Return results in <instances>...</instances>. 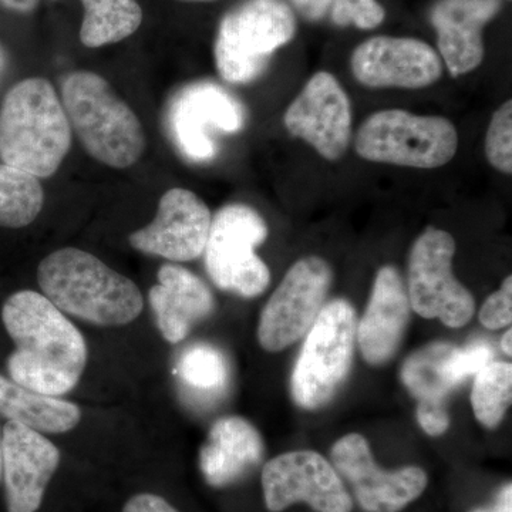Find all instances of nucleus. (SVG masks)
Returning a JSON list of instances; mask_svg holds the SVG:
<instances>
[{
    "label": "nucleus",
    "mask_w": 512,
    "mask_h": 512,
    "mask_svg": "<svg viewBox=\"0 0 512 512\" xmlns=\"http://www.w3.org/2000/svg\"><path fill=\"white\" fill-rule=\"evenodd\" d=\"M37 284L69 318L101 328L133 323L144 311L136 282L84 249L60 248L37 266Z\"/></svg>",
    "instance_id": "nucleus-2"
},
{
    "label": "nucleus",
    "mask_w": 512,
    "mask_h": 512,
    "mask_svg": "<svg viewBox=\"0 0 512 512\" xmlns=\"http://www.w3.org/2000/svg\"><path fill=\"white\" fill-rule=\"evenodd\" d=\"M450 343H431L417 350L404 362L402 380L419 403H447L448 394L456 387L448 382L444 365L451 349Z\"/></svg>",
    "instance_id": "nucleus-25"
},
{
    "label": "nucleus",
    "mask_w": 512,
    "mask_h": 512,
    "mask_svg": "<svg viewBox=\"0 0 512 512\" xmlns=\"http://www.w3.org/2000/svg\"><path fill=\"white\" fill-rule=\"evenodd\" d=\"M6 70H8V55H6L3 46L0 45V83H2L3 77H5Z\"/></svg>",
    "instance_id": "nucleus-38"
},
{
    "label": "nucleus",
    "mask_w": 512,
    "mask_h": 512,
    "mask_svg": "<svg viewBox=\"0 0 512 512\" xmlns=\"http://www.w3.org/2000/svg\"><path fill=\"white\" fill-rule=\"evenodd\" d=\"M409 295L392 265L377 272L365 315L356 326V342L367 365L384 366L396 356L409 325Z\"/></svg>",
    "instance_id": "nucleus-18"
},
{
    "label": "nucleus",
    "mask_w": 512,
    "mask_h": 512,
    "mask_svg": "<svg viewBox=\"0 0 512 512\" xmlns=\"http://www.w3.org/2000/svg\"><path fill=\"white\" fill-rule=\"evenodd\" d=\"M471 512H512V485L505 484L490 507L476 508Z\"/></svg>",
    "instance_id": "nucleus-35"
},
{
    "label": "nucleus",
    "mask_w": 512,
    "mask_h": 512,
    "mask_svg": "<svg viewBox=\"0 0 512 512\" xmlns=\"http://www.w3.org/2000/svg\"><path fill=\"white\" fill-rule=\"evenodd\" d=\"M269 229L258 211L245 204H229L212 217L204 249L211 281L225 292L256 298L271 284L268 265L256 254Z\"/></svg>",
    "instance_id": "nucleus-8"
},
{
    "label": "nucleus",
    "mask_w": 512,
    "mask_h": 512,
    "mask_svg": "<svg viewBox=\"0 0 512 512\" xmlns=\"http://www.w3.org/2000/svg\"><path fill=\"white\" fill-rule=\"evenodd\" d=\"M184 2H212V0H184Z\"/></svg>",
    "instance_id": "nucleus-40"
},
{
    "label": "nucleus",
    "mask_w": 512,
    "mask_h": 512,
    "mask_svg": "<svg viewBox=\"0 0 512 512\" xmlns=\"http://www.w3.org/2000/svg\"><path fill=\"white\" fill-rule=\"evenodd\" d=\"M512 332L511 329H507V332L504 333L503 339H501V349L505 355H512V343H511Z\"/></svg>",
    "instance_id": "nucleus-37"
},
{
    "label": "nucleus",
    "mask_w": 512,
    "mask_h": 512,
    "mask_svg": "<svg viewBox=\"0 0 512 512\" xmlns=\"http://www.w3.org/2000/svg\"><path fill=\"white\" fill-rule=\"evenodd\" d=\"M72 146V127L55 87L42 77L13 86L0 106V160L39 178L59 170Z\"/></svg>",
    "instance_id": "nucleus-3"
},
{
    "label": "nucleus",
    "mask_w": 512,
    "mask_h": 512,
    "mask_svg": "<svg viewBox=\"0 0 512 512\" xmlns=\"http://www.w3.org/2000/svg\"><path fill=\"white\" fill-rule=\"evenodd\" d=\"M333 467L348 483L365 512H400L414 503L429 485L423 468L407 466L386 471L377 466L362 434H346L330 451Z\"/></svg>",
    "instance_id": "nucleus-13"
},
{
    "label": "nucleus",
    "mask_w": 512,
    "mask_h": 512,
    "mask_svg": "<svg viewBox=\"0 0 512 512\" xmlns=\"http://www.w3.org/2000/svg\"><path fill=\"white\" fill-rule=\"evenodd\" d=\"M350 67L357 82L370 89H424L443 76L439 53L414 37L367 39L352 53Z\"/></svg>",
    "instance_id": "nucleus-15"
},
{
    "label": "nucleus",
    "mask_w": 512,
    "mask_h": 512,
    "mask_svg": "<svg viewBox=\"0 0 512 512\" xmlns=\"http://www.w3.org/2000/svg\"><path fill=\"white\" fill-rule=\"evenodd\" d=\"M62 463L49 436L16 421L2 426V481L8 512H39Z\"/></svg>",
    "instance_id": "nucleus-16"
},
{
    "label": "nucleus",
    "mask_w": 512,
    "mask_h": 512,
    "mask_svg": "<svg viewBox=\"0 0 512 512\" xmlns=\"http://www.w3.org/2000/svg\"><path fill=\"white\" fill-rule=\"evenodd\" d=\"M303 18L318 22L329 13L330 0H289Z\"/></svg>",
    "instance_id": "nucleus-34"
},
{
    "label": "nucleus",
    "mask_w": 512,
    "mask_h": 512,
    "mask_svg": "<svg viewBox=\"0 0 512 512\" xmlns=\"http://www.w3.org/2000/svg\"><path fill=\"white\" fill-rule=\"evenodd\" d=\"M500 2H501V0H500Z\"/></svg>",
    "instance_id": "nucleus-41"
},
{
    "label": "nucleus",
    "mask_w": 512,
    "mask_h": 512,
    "mask_svg": "<svg viewBox=\"0 0 512 512\" xmlns=\"http://www.w3.org/2000/svg\"><path fill=\"white\" fill-rule=\"evenodd\" d=\"M40 0H0V6L10 12L32 13L39 6Z\"/></svg>",
    "instance_id": "nucleus-36"
},
{
    "label": "nucleus",
    "mask_w": 512,
    "mask_h": 512,
    "mask_svg": "<svg viewBox=\"0 0 512 512\" xmlns=\"http://www.w3.org/2000/svg\"><path fill=\"white\" fill-rule=\"evenodd\" d=\"M355 148L357 156L370 163L433 170L456 156L458 133L454 124L441 116L382 110L363 121Z\"/></svg>",
    "instance_id": "nucleus-7"
},
{
    "label": "nucleus",
    "mask_w": 512,
    "mask_h": 512,
    "mask_svg": "<svg viewBox=\"0 0 512 512\" xmlns=\"http://www.w3.org/2000/svg\"><path fill=\"white\" fill-rule=\"evenodd\" d=\"M244 126V106L217 83L187 84L174 94L168 106L171 140L194 163H205L215 157L218 133H238Z\"/></svg>",
    "instance_id": "nucleus-11"
},
{
    "label": "nucleus",
    "mask_w": 512,
    "mask_h": 512,
    "mask_svg": "<svg viewBox=\"0 0 512 512\" xmlns=\"http://www.w3.org/2000/svg\"><path fill=\"white\" fill-rule=\"evenodd\" d=\"M62 104L70 127L94 160L123 170L143 156L146 134L140 120L100 74H67Z\"/></svg>",
    "instance_id": "nucleus-4"
},
{
    "label": "nucleus",
    "mask_w": 512,
    "mask_h": 512,
    "mask_svg": "<svg viewBox=\"0 0 512 512\" xmlns=\"http://www.w3.org/2000/svg\"><path fill=\"white\" fill-rule=\"evenodd\" d=\"M481 325L490 330H498L507 328L512 322V276L508 275L504 279L503 285L488 296L481 308L480 315Z\"/></svg>",
    "instance_id": "nucleus-31"
},
{
    "label": "nucleus",
    "mask_w": 512,
    "mask_h": 512,
    "mask_svg": "<svg viewBox=\"0 0 512 512\" xmlns=\"http://www.w3.org/2000/svg\"><path fill=\"white\" fill-rule=\"evenodd\" d=\"M261 433L244 417L228 416L212 424L200 450L205 481L215 488L238 483L264 458Z\"/></svg>",
    "instance_id": "nucleus-21"
},
{
    "label": "nucleus",
    "mask_w": 512,
    "mask_h": 512,
    "mask_svg": "<svg viewBox=\"0 0 512 512\" xmlns=\"http://www.w3.org/2000/svg\"><path fill=\"white\" fill-rule=\"evenodd\" d=\"M45 191L35 175L0 163V227L19 229L36 221Z\"/></svg>",
    "instance_id": "nucleus-24"
},
{
    "label": "nucleus",
    "mask_w": 512,
    "mask_h": 512,
    "mask_svg": "<svg viewBox=\"0 0 512 512\" xmlns=\"http://www.w3.org/2000/svg\"><path fill=\"white\" fill-rule=\"evenodd\" d=\"M356 326L355 308L346 299L323 306L293 367L291 392L299 407L318 410L332 402L352 367Z\"/></svg>",
    "instance_id": "nucleus-6"
},
{
    "label": "nucleus",
    "mask_w": 512,
    "mask_h": 512,
    "mask_svg": "<svg viewBox=\"0 0 512 512\" xmlns=\"http://www.w3.org/2000/svg\"><path fill=\"white\" fill-rule=\"evenodd\" d=\"M494 349L487 342L471 343L467 348L454 346L444 365L448 382L457 387L468 377L476 376L483 367L493 362Z\"/></svg>",
    "instance_id": "nucleus-30"
},
{
    "label": "nucleus",
    "mask_w": 512,
    "mask_h": 512,
    "mask_svg": "<svg viewBox=\"0 0 512 512\" xmlns=\"http://www.w3.org/2000/svg\"><path fill=\"white\" fill-rule=\"evenodd\" d=\"M485 156L500 173L512 174V101L507 100L491 117L485 136Z\"/></svg>",
    "instance_id": "nucleus-28"
},
{
    "label": "nucleus",
    "mask_w": 512,
    "mask_h": 512,
    "mask_svg": "<svg viewBox=\"0 0 512 512\" xmlns=\"http://www.w3.org/2000/svg\"><path fill=\"white\" fill-rule=\"evenodd\" d=\"M332 281V268L320 256L293 264L259 316L261 348L278 353L302 339L322 312Z\"/></svg>",
    "instance_id": "nucleus-10"
},
{
    "label": "nucleus",
    "mask_w": 512,
    "mask_h": 512,
    "mask_svg": "<svg viewBox=\"0 0 512 512\" xmlns=\"http://www.w3.org/2000/svg\"><path fill=\"white\" fill-rule=\"evenodd\" d=\"M330 18L336 26L372 30L382 25L386 12L377 0H330Z\"/></svg>",
    "instance_id": "nucleus-29"
},
{
    "label": "nucleus",
    "mask_w": 512,
    "mask_h": 512,
    "mask_svg": "<svg viewBox=\"0 0 512 512\" xmlns=\"http://www.w3.org/2000/svg\"><path fill=\"white\" fill-rule=\"evenodd\" d=\"M296 16L284 0H242L222 16L214 57L225 82H254L276 50L292 42Z\"/></svg>",
    "instance_id": "nucleus-5"
},
{
    "label": "nucleus",
    "mask_w": 512,
    "mask_h": 512,
    "mask_svg": "<svg viewBox=\"0 0 512 512\" xmlns=\"http://www.w3.org/2000/svg\"><path fill=\"white\" fill-rule=\"evenodd\" d=\"M157 281L148 292V302L161 336L177 345L214 312V295L200 276L177 264L161 266Z\"/></svg>",
    "instance_id": "nucleus-20"
},
{
    "label": "nucleus",
    "mask_w": 512,
    "mask_h": 512,
    "mask_svg": "<svg viewBox=\"0 0 512 512\" xmlns=\"http://www.w3.org/2000/svg\"><path fill=\"white\" fill-rule=\"evenodd\" d=\"M15 349L6 360L9 379L49 396L72 393L86 372L89 349L79 328L43 293H12L0 312Z\"/></svg>",
    "instance_id": "nucleus-1"
},
{
    "label": "nucleus",
    "mask_w": 512,
    "mask_h": 512,
    "mask_svg": "<svg viewBox=\"0 0 512 512\" xmlns=\"http://www.w3.org/2000/svg\"><path fill=\"white\" fill-rule=\"evenodd\" d=\"M212 215L197 194L185 188L165 192L154 220L128 237L141 254L171 262H191L204 254Z\"/></svg>",
    "instance_id": "nucleus-17"
},
{
    "label": "nucleus",
    "mask_w": 512,
    "mask_h": 512,
    "mask_svg": "<svg viewBox=\"0 0 512 512\" xmlns=\"http://www.w3.org/2000/svg\"><path fill=\"white\" fill-rule=\"evenodd\" d=\"M500 9V0H439L431 9L441 62L451 76L474 72L483 63L484 28Z\"/></svg>",
    "instance_id": "nucleus-19"
},
{
    "label": "nucleus",
    "mask_w": 512,
    "mask_h": 512,
    "mask_svg": "<svg viewBox=\"0 0 512 512\" xmlns=\"http://www.w3.org/2000/svg\"><path fill=\"white\" fill-rule=\"evenodd\" d=\"M266 510L306 504L316 512H352L353 498L333 464L312 450L289 451L262 468Z\"/></svg>",
    "instance_id": "nucleus-12"
},
{
    "label": "nucleus",
    "mask_w": 512,
    "mask_h": 512,
    "mask_svg": "<svg viewBox=\"0 0 512 512\" xmlns=\"http://www.w3.org/2000/svg\"><path fill=\"white\" fill-rule=\"evenodd\" d=\"M0 417L52 436L76 429L82 423L83 410L79 404L36 392L0 375Z\"/></svg>",
    "instance_id": "nucleus-22"
},
{
    "label": "nucleus",
    "mask_w": 512,
    "mask_h": 512,
    "mask_svg": "<svg viewBox=\"0 0 512 512\" xmlns=\"http://www.w3.org/2000/svg\"><path fill=\"white\" fill-rule=\"evenodd\" d=\"M121 512H181L170 501L154 493H138L128 498Z\"/></svg>",
    "instance_id": "nucleus-33"
},
{
    "label": "nucleus",
    "mask_w": 512,
    "mask_h": 512,
    "mask_svg": "<svg viewBox=\"0 0 512 512\" xmlns=\"http://www.w3.org/2000/svg\"><path fill=\"white\" fill-rule=\"evenodd\" d=\"M511 400V363L490 362L474 376L471 406L476 419L487 429L500 426Z\"/></svg>",
    "instance_id": "nucleus-26"
},
{
    "label": "nucleus",
    "mask_w": 512,
    "mask_h": 512,
    "mask_svg": "<svg viewBox=\"0 0 512 512\" xmlns=\"http://www.w3.org/2000/svg\"><path fill=\"white\" fill-rule=\"evenodd\" d=\"M80 42L89 49L114 45L133 36L143 23L138 0H82Z\"/></svg>",
    "instance_id": "nucleus-23"
},
{
    "label": "nucleus",
    "mask_w": 512,
    "mask_h": 512,
    "mask_svg": "<svg viewBox=\"0 0 512 512\" xmlns=\"http://www.w3.org/2000/svg\"><path fill=\"white\" fill-rule=\"evenodd\" d=\"M289 134L308 143L320 157L338 161L352 136V107L345 89L329 72L313 74L284 116Z\"/></svg>",
    "instance_id": "nucleus-14"
},
{
    "label": "nucleus",
    "mask_w": 512,
    "mask_h": 512,
    "mask_svg": "<svg viewBox=\"0 0 512 512\" xmlns=\"http://www.w3.org/2000/svg\"><path fill=\"white\" fill-rule=\"evenodd\" d=\"M456 241L443 229L427 227L409 258L407 295L417 315L440 319L448 328H463L476 312V301L453 272Z\"/></svg>",
    "instance_id": "nucleus-9"
},
{
    "label": "nucleus",
    "mask_w": 512,
    "mask_h": 512,
    "mask_svg": "<svg viewBox=\"0 0 512 512\" xmlns=\"http://www.w3.org/2000/svg\"><path fill=\"white\" fill-rule=\"evenodd\" d=\"M0 483H2V426H0Z\"/></svg>",
    "instance_id": "nucleus-39"
},
{
    "label": "nucleus",
    "mask_w": 512,
    "mask_h": 512,
    "mask_svg": "<svg viewBox=\"0 0 512 512\" xmlns=\"http://www.w3.org/2000/svg\"><path fill=\"white\" fill-rule=\"evenodd\" d=\"M178 376L185 386L198 393H218L227 386L229 367L221 350L198 343L183 353L178 362Z\"/></svg>",
    "instance_id": "nucleus-27"
},
{
    "label": "nucleus",
    "mask_w": 512,
    "mask_h": 512,
    "mask_svg": "<svg viewBox=\"0 0 512 512\" xmlns=\"http://www.w3.org/2000/svg\"><path fill=\"white\" fill-rule=\"evenodd\" d=\"M416 416L421 429L431 437L443 436L450 427V414L444 402L419 403Z\"/></svg>",
    "instance_id": "nucleus-32"
}]
</instances>
